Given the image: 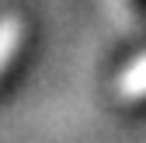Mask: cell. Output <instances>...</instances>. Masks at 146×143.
Segmentation results:
<instances>
[{"mask_svg": "<svg viewBox=\"0 0 146 143\" xmlns=\"http://www.w3.org/2000/svg\"><path fill=\"white\" fill-rule=\"evenodd\" d=\"M136 7H139V17L146 21V0H136Z\"/></svg>", "mask_w": 146, "mask_h": 143, "instance_id": "6da1fadb", "label": "cell"}]
</instances>
